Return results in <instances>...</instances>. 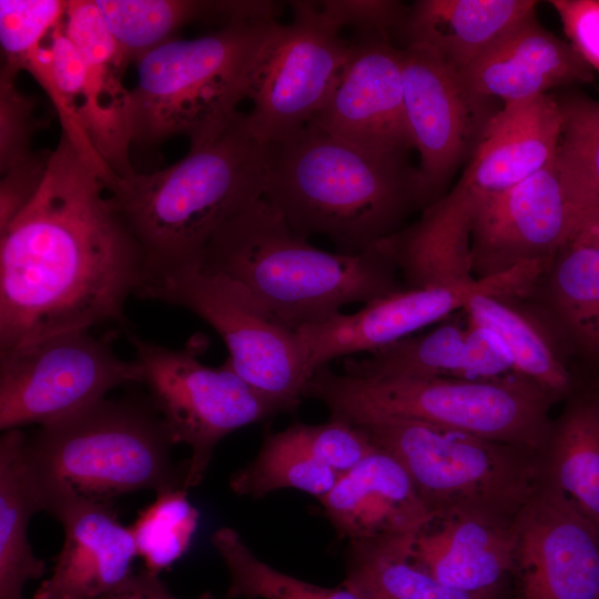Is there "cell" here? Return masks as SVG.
Masks as SVG:
<instances>
[{
  "label": "cell",
  "mask_w": 599,
  "mask_h": 599,
  "mask_svg": "<svg viewBox=\"0 0 599 599\" xmlns=\"http://www.w3.org/2000/svg\"><path fill=\"white\" fill-rule=\"evenodd\" d=\"M103 190L61 134L38 194L0 233V351L122 322L145 261Z\"/></svg>",
  "instance_id": "1"
},
{
  "label": "cell",
  "mask_w": 599,
  "mask_h": 599,
  "mask_svg": "<svg viewBox=\"0 0 599 599\" xmlns=\"http://www.w3.org/2000/svg\"><path fill=\"white\" fill-rule=\"evenodd\" d=\"M268 144L263 199L301 237H327L343 254L370 251L423 210L407 150L375 151L313 123Z\"/></svg>",
  "instance_id": "2"
},
{
  "label": "cell",
  "mask_w": 599,
  "mask_h": 599,
  "mask_svg": "<svg viewBox=\"0 0 599 599\" xmlns=\"http://www.w3.org/2000/svg\"><path fill=\"white\" fill-rule=\"evenodd\" d=\"M267 171L268 144L237 111L174 164L119 179L108 200L141 244L143 285L199 267L215 232L263 197Z\"/></svg>",
  "instance_id": "3"
},
{
  "label": "cell",
  "mask_w": 599,
  "mask_h": 599,
  "mask_svg": "<svg viewBox=\"0 0 599 599\" xmlns=\"http://www.w3.org/2000/svg\"><path fill=\"white\" fill-rule=\"evenodd\" d=\"M199 268L234 284L294 331L403 288L379 246L355 255L317 248L263 197L215 232Z\"/></svg>",
  "instance_id": "4"
},
{
  "label": "cell",
  "mask_w": 599,
  "mask_h": 599,
  "mask_svg": "<svg viewBox=\"0 0 599 599\" xmlns=\"http://www.w3.org/2000/svg\"><path fill=\"white\" fill-rule=\"evenodd\" d=\"M264 14L234 19L209 34L173 39L136 59L130 89L132 144L154 146L185 135L197 144L248 99L280 22Z\"/></svg>",
  "instance_id": "5"
},
{
  "label": "cell",
  "mask_w": 599,
  "mask_h": 599,
  "mask_svg": "<svg viewBox=\"0 0 599 599\" xmlns=\"http://www.w3.org/2000/svg\"><path fill=\"white\" fill-rule=\"evenodd\" d=\"M304 397L321 400L331 418L346 423L407 418L539 454L549 439L556 399L518 373L493 379L359 377L328 365L311 376Z\"/></svg>",
  "instance_id": "6"
},
{
  "label": "cell",
  "mask_w": 599,
  "mask_h": 599,
  "mask_svg": "<svg viewBox=\"0 0 599 599\" xmlns=\"http://www.w3.org/2000/svg\"><path fill=\"white\" fill-rule=\"evenodd\" d=\"M169 430L150 405L103 398L27 437L24 453L43 493L111 502L128 493L185 489ZM186 490V489H185Z\"/></svg>",
  "instance_id": "7"
},
{
  "label": "cell",
  "mask_w": 599,
  "mask_h": 599,
  "mask_svg": "<svg viewBox=\"0 0 599 599\" xmlns=\"http://www.w3.org/2000/svg\"><path fill=\"white\" fill-rule=\"evenodd\" d=\"M352 424L406 470L432 516L474 514L515 521L542 486V454L398 417Z\"/></svg>",
  "instance_id": "8"
},
{
  "label": "cell",
  "mask_w": 599,
  "mask_h": 599,
  "mask_svg": "<svg viewBox=\"0 0 599 599\" xmlns=\"http://www.w3.org/2000/svg\"><path fill=\"white\" fill-rule=\"evenodd\" d=\"M139 295L184 307L205 321L229 349L224 365L278 413L300 406L312 376L303 343L247 293L190 267L146 282Z\"/></svg>",
  "instance_id": "9"
},
{
  "label": "cell",
  "mask_w": 599,
  "mask_h": 599,
  "mask_svg": "<svg viewBox=\"0 0 599 599\" xmlns=\"http://www.w3.org/2000/svg\"><path fill=\"white\" fill-rule=\"evenodd\" d=\"M150 400L175 444L191 449L185 489L202 483L215 446L232 432L276 415L277 409L226 365H204L202 335L182 348L131 336Z\"/></svg>",
  "instance_id": "10"
},
{
  "label": "cell",
  "mask_w": 599,
  "mask_h": 599,
  "mask_svg": "<svg viewBox=\"0 0 599 599\" xmlns=\"http://www.w3.org/2000/svg\"><path fill=\"white\" fill-rule=\"evenodd\" d=\"M111 343L71 331L0 351L1 430L50 425L118 386L142 383L138 362L118 357Z\"/></svg>",
  "instance_id": "11"
},
{
  "label": "cell",
  "mask_w": 599,
  "mask_h": 599,
  "mask_svg": "<svg viewBox=\"0 0 599 599\" xmlns=\"http://www.w3.org/2000/svg\"><path fill=\"white\" fill-rule=\"evenodd\" d=\"M293 19L268 43L248 99L251 131L281 141L308 124L325 103L351 52V40L316 1H291Z\"/></svg>",
  "instance_id": "12"
},
{
  "label": "cell",
  "mask_w": 599,
  "mask_h": 599,
  "mask_svg": "<svg viewBox=\"0 0 599 599\" xmlns=\"http://www.w3.org/2000/svg\"><path fill=\"white\" fill-rule=\"evenodd\" d=\"M551 260L517 265L497 276L467 283L402 288L376 298L351 314L303 327L297 332L312 375L329 362L356 353H370L414 335L464 308L476 294L515 297L538 284Z\"/></svg>",
  "instance_id": "13"
},
{
  "label": "cell",
  "mask_w": 599,
  "mask_h": 599,
  "mask_svg": "<svg viewBox=\"0 0 599 599\" xmlns=\"http://www.w3.org/2000/svg\"><path fill=\"white\" fill-rule=\"evenodd\" d=\"M405 123L418 152L423 211L444 195L470 156L489 118L491 100L474 94L461 77L424 43L402 49Z\"/></svg>",
  "instance_id": "14"
},
{
  "label": "cell",
  "mask_w": 599,
  "mask_h": 599,
  "mask_svg": "<svg viewBox=\"0 0 599 599\" xmlns=\"http://www.w3.org/2000/svg\"><path fill=\"white\" fill-rule=\"evenodd\" d=\"M467 202L475 280L526 262L552 260L573 237V217L555 159L501 193Z\"/></svg>",
  "instance_id": "15"
},
{
  "label": "cell",
  "mask_w": 599,
  "mask_h": 599,
  "mask_svg": "<svg viewBox=\"0 0 599 599\" xmlns=\"http://www.w3.org/2000/svg\"><path fill=\"white\" fill-rule=\"evenodd\" d=\"M516 599H599V530L544 481L515 519Z\"/></svg>",
  "instance_id": "16"
},
{
  "label": "cell",
  "mask_w": 599,
  "mask_h": 599,
  "mask_svg": "<svg viewBox=\"0 0 599 599\" xmlns=\"http://www.w3.org/2000/svg\"><path fill=\"white\" fill-rule=\"evenodd\" d=\"M309 123L368 150L414 149L403 111L402 49L385 34H355L328 98Z\"/></svg>",
  "instance_id": "17"
},
{
  "label": "cell",
  "mask_w": 599,
  "mask_h": 599,
  "mask_svg": "<svg viewBox=\"0 0 599 599\" xmlns=\"http://www.w3.org/2000/svg\"><path fill=\"white\" fill-rule=\"evenodd\" d=\"M43 496L45 512L63 527L64 541L51 576L31 599H95L134 573L133 534L118 520L111 502L67 491Z\"/></svg>",
  "instance_id": "18"
},
{
  "label": "cell",
  "mask_w": 599,
  "mask_h": 599,
  "mask_svg": "<svg viewBox=\"0 0 599 599\" xmlns=\"http://www.w3.org/2000/svg\"><path fill=\"white\" fill-rule=\"evenodd\" d=\"M61 24L83 63L81 124L110 170L119 179L132 176L131 94L123 84L131 60L110 33L94 0L67 1Z\"/></svg>",
  "instance_id": "19"
},
{
  "label": "cell",
  "mask_w": 599,
  "mask_h": 599,
  "mask_svg": "<svg viewBox=\"0 0 599 599\" xmlns=\"http://www.w3.org/2000/svg\"><path fill=\"white\" fill-rule=\"evenodd\" d=\"M318 500L337 535L349 542L408 538L432 517L406 470L378 446Z\"/></svg>",
  "instance_id": "20"
},
{
  "label": "cell",
  "mask_w": 599,
  "mask_h": 599,
  "mask_svg": "<svg viewBox=\"0 0 599 599\" xmlns=\"http://www.w3.org/2000/svg\"><path fill=\"white\" fill-rule=\"evenodd\" d=\"M561 115L556 95L502 104L487 121L459 182L467 200L501 193L554 159Z\"/></svg>",
  "instance_id": "21"
},
{
  "label": "cell",
  "mask_w": 599,
  "mask_h": 599,
  "mask_svg": "<svg viewBox=\"0 0 599 599\" xmlns=\"http://www.w3.org/2000/svg\"><path fill=\"white\" fill-rule=\"evenodd\" d=\"M457 313V312H456ZM426 334L412 335L347 358L344 373L359 377L493 379L517 373L500 341L461 309Z\"/></svg>",
  "instance_id": "22"
},
{
  "label": "cell",
  "mask_w": 599,
  "mask_h": 599,
  "mask_svg": "<svg viewBox=\"0 0 599 599\" xmlns=\"http://www.w3.org/2000/svg\"><path fill=\"white\" fill-rule=\"evenodd\" d=\"M515 548V521L474 514L432 516L406 544L415 565L443 585L470 593L504 591Z\"/></svg>",
  "instance_id": "23"
},
{
  "label": "cell",
  "mask_w": 599,
  "mask_h": 599,
  "mask_svg": "<svg viewBox=\"0 0 599 599\" xmlns=\"http://www.w3.org/2000/svg\"><path fill=\"white\" fill-rule=\"evenodd\" d=\"M477 97L504 104L592 80V69L569 43L525 18L459 74Z\"/></svg>",
  "instance_id": "24"
},
{
  "label": "cell",
  "mask_w": 599,
  "mask_h": 599,
  "mask_svg": "<svg viewBox=\"0 0 599 599\" xmlns=\"http://www.w3.org/2000/svg\"><path fill=\"white\" fill-rule=\"evenodd\" d=\"M534 0H418L400 29L406 44L432 48L461 74L495 42L536 13Z\"/></svg>",
  "instance_id": "25"
},
{
  "label": "cell",
  "mask_w": 599,
  "mask_h": 599,
  "mask_svg": "<svg viewBox=\"0 0 599 599\" xmlns=\"http://www.w3.org/2000/svg\"><path fill=\"white\" fill-rule=\"evenodd\" d=\"M378 246L402 272L406 288L475 281L469 204L456 187L425 209L416 223Z\"/></svg>",
  "instance_id": "26"
},
{
  "label": "cell",
  "mask_w": 599,
  "mask_h": 599,
  "mask_svg": "<svg viewBox=\"0 0 599 599\" xmlns=\"http://www.w3.org/2000/svg\"><path fill=\"white\" fill-rule=\"evenodd\" d=\"M26 439L20 428L3 432L0 439V599H27V582L45 572L28 538L31 518L45 504L24 453Z\"/></svg>",
  "instance_id": "27"
},
{
  "label": "cell",
  "mask_w": 599,
  "mask_h": 599,
  "mask_svg": "<svg viewBox=\"0 0 599 599\" xmlns=\"http://www.w3.org/2000/svg\"><path fill=\"white\" fill-rule=\"evenodd\" d=\"M542 463L545 481L599 530V392L570 397L552 423Z\"/></svg>",
  "instance_id": "28"
},
{
  "label": "cell",
  "mask_w": 599,
  "mask_h": 599,
  "mask_svg": "<svg viewBox=\"0 0 599 599\" xmlns=\"http://www.w3.org/2000/svg\"><path fill=\"white\" fill-rule=\"evenodd\" d=\"M410 537L349 542L343 585L359 599H504V591L470 593L443 585L409 559Z\"/></svg>",
  "instance_id": "29"
},
{
  "label": "cell",
  "mask_w": 599,
  "mask_h": 599,
  "mask_svg": "<svg viewBox=\"0 0 599 599\" xmlns=\"http://www.w3.org/2000/svg\"><path fill=\"white\" fill-rule=\"evenodd\" d=\"M545 298L558 327L599 361V247L570 242L544 273Z\"/></svg>",
  "instance_id": "30"
},
{
  "label": "cell",
  "mask_w": 599,
  "mask_h": 599,
  "mask_svg": "<svg viewBox=\"0 0 599 599\" xmlns=\"http://www.w3.org/2000/svg\"><path fill=\"white\" fill-rule=\"evenodd\" d=\"M505 296L480 293L464 306L467 315L491 332L509 354L516 372L558 398L571 390L570 374L544 328Z\"/></svg>",
  "instance_id": "31"
},
{
  "label": "cell",
  "mask_w": 599,
  "mask_h": 599,
  "mask_svg": "<svg viewBox=\"0 0 599 599\" xmlns=\"http://www.w3.org/2000/svg\"><path fill=\"white\" fill-rule=\"evenodd\" d=\"M556 98L561 125L555 165L571 209L575 236L599 215V101L581 94Z\"/></svg>",
  "instance_id": "32"
},
{
  "label": "cell",
  "mask_w": 599,
  "mask_h": 599,
  "mask_svg": "<svg viewBox=\"0 0 599 599\" xmlns=\"http://www.w3.org/2000/svg\"><path fill=\"white\" fill-rule=\"evenodd\" d=\"M110 33L131 61L173 40L194 21L222 23L224 1L94 0Z\"/></svg>",
  "instance_id": "33"
},
{
  "label": "cell",
  "mask_w": 599,
  "mask_h": 599,
  "mask_svg": "<svg viewBox=\"0 0 599 599\" xmlns=\"http://www.w3.org/2000/svg\"><path fill=\"white\" fill-rule=\"evenodd\" d=\"M339 475L309 456L287 428L264 438L257 456L230 477V488L238 496L261 498L293 488L317 499L331 490Z\"/></svg>",
  "instance_id": "34"
},
{
  "label": "cell",
  "mask_w": 599,
  "mask_h": 599,
  "mask_svg": "<svg viewBox=\"0 0 599 599\" xmlns=\"http://www.w3.org/2000/svg\"><path fill=\"white\" fill-rule=\"evenodd\" d=\"M211 541L230 575L226 599H359L344 585L321 587L274 569L260 560L230 527L219 528Z\"/></svg>",
  "instance_id": "35"
},
{
  "label": "cell",
  "mask_w": 599,
  "mask_h": 599,
  "mask_svg": "<svg viewBox=\"0 0 599 599\" xmlns=\"http://www.w3.org/2000/svg\"><path fill=\"white\" fill-rule=\"evenodd\" d=\"M199 518L185 489L156 494L130 527L145 570L159 575L182 558L191 546Z\"/></svg>",
  "instance_id": "36"
},
{
  "label": "cell",
  "mask_w": 599,
  "mask_h": 599,
  "mask_svg": "<svg viewBox=\"0 0 599 599\" xmlns=\"http://www.w3.org/2000/svg\"><path fill=\"white\" fill-rule=\"evenodd\" d=\"M67 8L61 0H0V78L17 81L27 57L58 26Z\"/></svg>",
  "instance_id": "37"
},
{
  "label": "cell",
  "mask_w": 599,
  "mask_h": 599,
  "mask_svg": "<svg viewBox=\"0 0 599 599\" xmlns=\"http://www.w3.org/2000/svg\"><path fill=\"white\" fill-rule=\"evenodd\" d=\"M293 438L315 460L342 475L369 455L376 445L358 427L339 419L287 427Z\"/></svg>",
  "instance_id": "38"
},
{
  "label": "cell",
  "mask_w": 599,
  "mask_h": 599,
  "mask_svg": "<svg viewBox=\"0 0 599 599\" xmlns=\"http://www.w3.org/2000/svg\"><path fill=\"white\" fill-rule=\"evenodd\" d=\"M37 100L16 81L0 78V172L6 173L33 154L31 142L41 123Z\"/></svg>",
  "instance_id": "39"
},
{
  "label": "cell",
  "mask_w": 599,
  "mask_h": 599,
  "mask_svg": "<svg viewBox=\"0 0 599 599\" xmlns=\"http://www.w3.org/2000/svg\"><path fill=\"white\" fill-rule=\"evenodd\" d=\"M319 9L342 30L353 28L355 34H385L400 31L408 7L386 0L316 1Z\"/></svg>",
  "instance_id": "40"
},
{
  "label": "cell",
  "mask_w": 599,
  "mask_h": 599,
  "mask_svg": "<svg viewBox=\"0 0 599 599\" xmlns=\"http://www.w3.org/2000/svg\"><path fill=\"white\" fill-rule=\"evenodd\" d=\"M52 151L40 150L1 174L0 233L3 232L38 194L49 169Z\"/></svg>",
  "instance_id": "41"
},
{
  "label": "cell",
  "mask_w": 599,
  "mask_h": 599,
  "mask_svg": "<svg viewBox=\"0 0 599 599\" xmlns=\"http://www.w3.org/2000/svg\"><path fill=\"white\" fill-rule=\"evenodd\" d=\"M569 43L599 71V0H551Z\"/></svg>",
  "instance_id": "42"
},
{
  "label": "cell",
  "mask_w": 599,
  "mask_h": 599,
  "mask_svg": "<svg viewBox=\"0 0 599 599\" xmlns=\"http://www.w3.org/2000/svg\"><path fill=\"white\" fill-rule=\"evenodd\" d=\"M95 599H181L174 596L159 575L143 570L133 573L120 587ZM196 599H216L212 593L205 592Z\"/></svg>",
  "instance_id": "43"
},
{
  "label": "cell",
  "mask_w": 599,
  "mask_h": 599,
  "mask_svg": "<svg viewBox=\"0 0 599 599\" xmlns=\"http://www.w3.org/2000/svg\"><path fill=\"white\" fill-rule=\"evenodd\" d=\"M571 242L599 247V215L586 222L578 230Z\"/></svg>",
  "instance_id": "44"
},
{
  "label": "cell",
  "mask_w": 599,
  "mask_h": 599,
  "mask_svg": "<svg viewBox=\"0 0 599 599\" xmlns=\"http://www.w3.org/2000/svg\"><path fill=\"white\" fill-rule=\"evenodd\" d=\"M245 599H256V598H245Z\"/></svg>",
  "instance_id": "45"
}]
</instances>
